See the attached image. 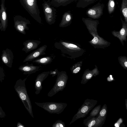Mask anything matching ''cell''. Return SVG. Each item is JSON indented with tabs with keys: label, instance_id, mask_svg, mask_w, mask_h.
I'll use <instances>...</instances> for the list:
<instances>
[{
	"label": "cell",
	"instance_id": "35",
	"mask_svg": "<svg viewBox=\"0 0 127 127\" xmlns=\"http://www.w3.org/2000/svg\"><path fill=\"white\" fill-rule=\"evenodd\" d=\"M45 11L47 13H51L52 12V10L51 9L49 8H47L45 9Z\"/></svg>",
	"mask_w": 127,
	"mask_h": 127
},
{
	"label": "cell",
	"instance_id": "6",
	"mask_svg": "<svg viewBox=\"0 0 127 127\" xmlns=\"http://www.w3.org/2000/svg\"><path fill=\"white\" fill-rule=\"evenodd\" d=\"M90 33L93 36V38L88 42L95 48L105 49L110 45L111 43L99 36L97 31Z\"/></svg>",
	"mask_w": 127,
	"mask_h": 127
},
{
	"label": "cell",
	"instance_id": "24",
	"mask_svg": "<svg viewBox=\"0 0 127 127\" xmlns=\"http://www.w3.org/2000/svg\"><path fill=\"white\" fill-rule=\"evenodd\" d=\"M115 3L114 0H109L108 3V10L109 13L111 14L114 11Z\"/></svg>",
	"mask_w": 127,
	"mask_h": 127
},
{
	"label": "cell",
	"instance_id": "17",
	"mask_svg": "<svg viewBox=\"0 0 127 127\" xmlns=\"http://www.w3.org/2000/svg\"><path fill=\"white\" fill-rule=\"evenodd\" d=\"M14 27L18 32L24 35L26 34L25 30H29L26 23L18 20L15 21Z\"/></svg>",
	"mask_w": 127,
	"mask_h": 127
},
{
	"label": "cell",
	"instance_id": "10",
	"mask_svg": "<svg viewBox=\"0 0 127 127\" xmlns=\"http://www.w3.org/2000/svg\"><path fill=\"white\" fill-rule=\"evenodd\" d=\"M47 46L44 45L28 55L24 60V63L32 61L39 57L45 55Z\"/></svg>",
	"mask_w": 127,
	"mask_h": 127
},
{
	"label": "cell",
	"instance_id": "12",
	"mask_svg": "<svg viewBox=\"0 0 127 127\" xmlns=\"http://www.w3.org/2000/svg\"><path fill=\"white\" fill-rule=\"evenodd\" d=\"M95 66V68L92 70L87 69L85 71L82 77L81 82V84H86L93 76H96L99 74V71L97 66L96 65Z\"/></svg>",
	"mask_w": 127,
	"mask_h": 127
},
{
	"label": "cell",
	"instance_id": "26",
	"mask_svg": "<svg viewBox=\"0 0 127 127\" xmlns=\"http://www.w3.org/2000/svg\"><path fill=\"white\" fill-rule=\"evenodd\" d=\"M64 123L61 120H58L52 125V127H65Z\"/></svg>",
	"mask_w": 127,
	"mask_h": 127
},
{
	"label": "cell",
	"instance_id": "7",
	"mask_svg": "<svg viewBox=\"0 0 127 127\" xmlns=\"http://www.w3.org/2000/svg\"><path fill=\"white\" fill-rule=\"evenodd\" d=\"M104 6L103 4L99 2L87 9L86 13L89 18L93 19H98L103 14Z\"/></svg>",
	"mask_w": 127,
	"mask_h": 127
},
{
	"label": "cell",
	"instance_id": "37",
	"mask_svg": "<svg viewBox=\"0 0 127 127\" xmlns=\"http://www.w3.org/2000/svg\"><path fill=\"white\" fill-rule=\"evenodd\" d=\"M1 23L0 22V30L1 29Z\"/></svg>",
	"mask_w": 127,
	"mask_h": 127
},
{
	"label": "cell",
	"instance_id": "11",
	"mask_svg": "<svg viewBox=\"0 0 127 127\" xmlns=\"http://www.w3.org/2000/svg\"><path fill=\"white\" fill-rule=\"evenodd\" d=\"M49 73V71L44 72L37 76L35 80L34 85L36 94L37 95L40 93L42 88V82L48 76Z\"/></svg>",
	"mask_w": 127,
	"mask_h": 127
},
{
	"label": "cell",
	"instance_id": "22",
	"mask_svg": "<svg viewBox=\"0 0 127 127\" xmlns=\"http://www.w3.org/2000/svg\"><path fill=\"white\" fill-rule=\"evenodd\" d=\"M96 0H79L77 6L80 8H84L93 3Z\"/></svg>",
	"mask_w": 127,
	"mask_h": 127
},
{
	"label": "cell",
	"instance_id": "16",
	"mask_svg": "<svg viewBox=\"0 0 127 127\" xmlns=\"http://www.w3.org/2000/svg\"><path fill=\"white\" fill-rule=\"evenodd\" d=\"M39 66H35L32 64H25L20 66L18 69L23 72L24 75L30 74L38 71Z\"/></svg>",
	"mask_w": 127,
	"mask_h": 127
},
{
	"label": "cell",
	"instance_id": "18",
	"mask_svg": "<svg viewBox=\"0 0 127 127\" xmlns=\"http://www.w3.org/2000/svg\"><path fill=\"white\" fill-rule=\"evenodd\" d=\"M83 124L87 127H96V117L89 116L84 120Z\"/></svg>",
	"mask_w": 127,
	"mask_h": 127
},
{
	"label": "cell",
	"instance_id": "29",
	"mask_svg": "<svg viewBox=\"0 0 127 127\" xmlns=\"http://www.w3.org/2000/svg\"><path fill=\"white\" fill-rule=\"evenodd\" d=\"M6 116L5 112L3 111L2 107L0 106V118H5Z\"/></svg>",
	"mask_w": 127,
	"mask_h": 127
},
{
	"label": "cell",
	"instance_id": "33",
	"mask_svg": "<svg viewBox=\"0 0 127 127\" xmlns=\"http://www.w3.org/2000/svg\"><path fill=\"white\" fill-rule=\"evenodd\" d=\"M71 19V16L70 15L68 14L66 18V20L67 22L70 21Z\"/></svg>",
	"mask_w": 127,
	"mask_h": 127
},
{
	"label": "cell",
	"instance_id": "25",
	"mask_svg": "<svg viewBox=\"0 0 127 127\" xmlns=\"http://www.w3.org/2000/svg\"><path fill=\"white\" fill-rule=\"evenodd\" d=\"M101 106L99 105L93 109L90 114V116L95 117L99 113L101 108Z\"/></svg>",
	"mask_w": 127,
	"mask_h": 127
},
{
	"label": "cell",
	"instance_id": "3",
	"mask_svg": "<svg viewBox=\"0 0 127 127\" xmlns=\"http://www.w3.org/2000/svg\"><path fill=\"white\" fill-rule=\"evenodd\" d=\"M54 86L48 94V97H51L65 88L68 79L66 72L64 71L59 72Z\"/></svg>",
	"mask_w": 127,
	"mask_h": 127
},
{
	"label": "cell",
	"instance_id": "23",
	"mask_svg": "<svg viewBox=\"0 0 127 127\" xmlns=\"http://www.w3.org/2000/svg\"><path fill=\"white\" fill-rule=\"evenodd\" d=\"M118 60L119 63L125 69L127 70V57L125 56L119 57Z\"/></svg>",
	"mask_w": 127,
	"mask_h": 127
},
{
	"label": "cell",
	"instance_id": "28",
	"mask_svg": "<svg viewBox=\"0 0 127 127\" xmlns=\"http://www.w3.org/2000/svg\"><path fill=\"white\" fill-rule=\"evenodd\" d=\"M59 71L57 68H56L54 70H50L49 71V74L52 75V77H54L57 75Z\"/></svg>",
	"mask_w": 127,
	"mask_h": 127
},
{
	"label": "cell",
	"instance_id": "2",
	"mask_svg": "<svg viewBox=\"0 0 127 127\" xmlns=\"http://www.w3.org/2000/svg\"><path fill=\"white\" fill-rule=\"evenodd\" d=\"M27 77L22 80L18 79L14 86V89L24 107L31 116L34 118L32 103L26 87Z\"/></svg>",
	"mask_w": 127,
	"mask_h": 127
},
{
	"label": "cell",
	"instance_id": "14",
	"mask_svg": "<svg viewBox=\"0 0 127 127\" xmlns=\"http://www.w3.org/2000/svg\"><path fill=\"white\" fill-rule=\"evenodd\" d=\"M40 40H28L24 41L23 43L24 47L22 50L27 53L36 49L41 43Z\"/></svg>",
	"mask_w": 127,
	"mask_h": 127
},
{
	"label": "cell",
	"instance_id": "32",
	"mask_svg": "<svg viewBox=\"0 0 127 127\" xmlns=\"http://www.w3.org/2000/svg\"><path fill=\"white\" fill-rule=\"evenodd\" d=\"M34 0H27V2L28 4L32 6L33 4Z\"/></svg>",
	"mask_w": 127,
	"mask_h": 127
},
{
	"label": "cell",
	"instance_id": "31",
	"mask_svg": "<svg viewBox=\"0 0 127 127\" xmlns=\"http://www.w3.org/2000/svg\"><path fill=\"white\" fill-rule=\"evenodd\" d=\"M114 80H115L113 78V77L112 75H110L107 78V81L108 82H111Z\"/></svg>",
	"mask_w": 127,
	"mask_h": 127
},
{
	"label": "cell",
	"instance_id": "9",
	"mask_svg": "<svg viewBox=\"0 0 127 127\" xmlns=\"http://www.w3.org/2000/svg\"><path fill=\"white\" fill-rule=\"evenodd\" d=\"M13 58V54L10 49L7 48L2 51L1 59L3 63L7 67H12Z\"/></svg>",
	"mask_w": 127,
	"mask_h": 127
},
{
	"label": "cell",
	"instance_id": "8",
	"mask_svg": "<svg viewBox=\"0 0 127 127\" xmlns=\"http://www.w3.org/2000/svg\"><path fill=\"white\" fill-rule=\"evenodd\" d=\"M120 19L122 24V28L118 31L114 30L111 32V33L115 37H117L119 39L124 46V41H126L127 40V23L123 20L121 17Z\"/></svg>",
	"mask_w": 127,
	"mask_h": 127
},
{
	"label": "cell",
	"instance_id": "15",
	"mask_svg": "<svg viewBox=\"0 0 127 127\" xmlns=\"http://www.w3.org/2000/svg\"><path fill=\"white\" fill-rule=\"evenodd\" d=\"M107 112V107L106 104L102 106L97 117H96V127H101L104 124L105 121Z\"/></svg>",
	"mask_w": 127,
	"mask_h": 127
},
{
	"label": "cell",
	"instance_id": "20",
	"mask_svg": "<svg viewBox=\"0 0 127 127\" xmlns=\"http://www.w3.org/2000/svg\"><path fill=\"white\" fill-rule=\"evenodd\" d=\"M83 62L81 61L74 64L70 68L72 74H76L79 73L81 70Z\"/></svg>",
	"mask_w": 127,
	"mask_h": 127
},
{
	"label": "cell",
	"instance_id": "30",
	"mask_svg": "<svg viewBox=\"0 0 127 127\" xmlns=\"http://www.w3.org/2000/svg\"><path fill=\"white\" fill-rule=\"evenodd\" d=\"M123 122L122 119L120 118L117 122L115 124V126L116 127H119L120 124H121Z\"/></svg>",
	"mask_w": 127,
	"mask_h": 127
},
{
	"label": "cell",
	"instance_id": "21",
	"mask_svg": "<svg viewBox=\"0 0 127 127\" xmlns=\"http://www.w3.org/2000/svg\"><path fill=\"white\" fill-rule=\"evenodd\" d=\"M121 10L125 21L127 23V0H122Z\"/></svg>",
	"mask_w": 127,
	"mask_h": 127
},
{
	"label": "cell",
	"instance_id": "19",
	"mask_svg": "<svg viewBox=\"0 0 127 127\" xmlns=\"http://www.w3.org/2000/svg\"><path fill=\"white\" fill-rule=\"evenodd\" d=\"M53 61L52 58L50 56H46L42 58L35 59L32 61L41 65H46L50 64Z\"/></svg>",
	"mask_w": 127,
	"mask_h": 127
},
{
	"label": "cell",
	"instance_id": "4",
	"mask_svg": "<svg viewBox=\"0 0 127 127\" xmlns=\"http://www.w3.org/2000/svg\"><path fill=\"white\" fill-rule=\"evenodd\" d=\"M97 101L93 99H87L78 109L77 112L73 116L69 125L77 120L85 117L96 104Z\"/></svg>",
	"mask_w": 127,
	"mask_h": 127
},
{
	"label": "cell",
	"instance_id": "13",
	"mask_svg": "<svg viewBox=\"0 0 127 127\" xmlns=\"http://www.w3.org/2000/svg\"><path fill=\"white\" fill-rule=\"evenodd\" d=\"M1 9L0 10V20L1 21V31H5L8 25V19L7 17L6 8L5 7V0H1Z\"/></svg>",
	"mask_w": 127,
	"mask_h": 127
},
{
	"label": "cell",
	"instance_id": "5",
	"mask_svg": "<svg viewBox=\"0 0 127 127\" xmlns=\"http://www.w3.org/2000/svg\"><path fill=\"white\" fill-rule=\"evenodd\" d=\"M35 103L50 113L57 114L62 112L67 105L66 103L54 102H35Z\"/></svg>",
	"mask_w": 127,
	"mask_h": 127
},
{
	"label": "cell",
	"instance_id": "36",
	"mask_svg": "<svg viewBox=\"0 0 127 127\" xmlns=\"http://www.w3.org/2000/svg\"><path fill=\"white\" fill-rule=\"evenodd\" d=\"M127 99H126L125 100V105L126 106V108L127 110Z\"/></svg>",
	"mask_w": 127,
	"mask_h": 127
},
{
	"label": "cell",
	"instance_id": "34",
	"mask_svg": "<svg viewBox=\"0 0 127 127\" xmlns=\"http://www.w3.org/2000/svg\"><path fill=\"white\" fill-rule=\"evenodd\" d=\"M17 127H25V126L20 122H18L17 123Z\"/></svg>",
	"mask_w": 127,
	"mask_h": 127
},
{
	"label": "cell",
	"instance_id": "1",
	"mask_svg": "<svg viewBox=\"0 0 127 127\" xmlns=\"http://www.w3.org/2000/svg\"><path fill=\"white\" fill-rule=\"evenodd\" d=\"M54 46L60 50L63 56L71 59L82 56L86 52L85 49L80 44L66 40L55 42Z\"/></svg>",
	"mask_w": 127,
	"mask_h": 127
},
{
	"label": "cell",
	"instance_id": "27",
	"mask_svg": "<svg viewBox=\"0 0 127 127\" xmlns=\"http://www.w3.org/2000/svg\"><path fill=\"white\" fill-rule=\"evenodd\" d=\"M5 74L3 68L0 66V82H2L4 80Z\"/></svg>",
	"mask_w": 127,
	"mask_h": 127
}]
</instances>
